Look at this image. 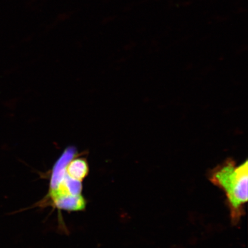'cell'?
Masks as SVG:
<instances>
[{
	"instance_id": "1",
	"label": "cell",
	"mask_w": 248,
	"mask_h": 248,
	"mask_svg": "<svg viewBox=\"0 0 248 248\" xmlns=\"http://www.w3.org/2000/svg\"><path fill=\"white\" fill-rule=\"evenodd\" d=\"M248 162L236 165L228 159L213 169L209 179L213 185L224 191L230 210L232 225H237L244 215V206L248 202Z\"/></svg>"
},
{
	"instance_id": "2",
	"label": "cell",
	"mask_w": 248,
	"mask_h": 248,
	"mask_svg": "<svg viewBox=\"0 0 248 248\" xmlns=\"http://www.w3.org/2000/svg\"><path fill=\"white\" fill-rule=\"evenodd\" d=\"M88 161L84 157H74L66 166L67 175L71 178L82 182L89 173Z\"/></svg>"
}]
</instances>
